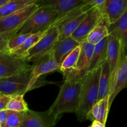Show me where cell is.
Masks as SVG:
<instances>
[{"instance_id": "cell-1", "label": "cell", "mask_w": 127, "mask_h": 127, "mask_svg": "<svg viewBox=\"0 0 127 127\" xmlns=\"http://www.w3.org/2000/svg\"><path fill=\"white\" fill-rule=\"evenodd\" d=\"M81 80L64 79L58 95L48 110L58 119L64 113H75L79 102Z\"/></svg>"}, {"instance_id": "cell-2", "label": "cell", "mask_w": 127, "mask_h": 127, "mask_svg": "<svg viewBox=\"0 0 127 127\" xmlns=\"http://www.w3.org/2000/svg\"><path fill=\"white\" fill-rule=\"evenodd\" d=\"M100 71L101 66L88 72L81 80L79 105L75 112L79 122L87 120L88 112L98 101Z\"/></svg>"}, {"instance_id": "cell-3", "label": "cell", "mask_w": 127, "mask_h": 127, "mask_svg": "<svg viewBox=\"0 0 127 127\" xmlns=\"http://www.w3.org/2000/svg\"><path fill=\"white\" fill-rule=\"evenodd\" d=\"M58 19V12L54 9L47 6H39L16 33L33 34L45 31L54 26Z\"/></svg>"}, {"instance_id": "cell-4", "label": "cell", "mask_w": 127, "mask_h": 127, "mask_svg": "<svg viewBox=\"0 0 127 127\" xmlns=\"http://www.w3.org/2000/svg\"><path fill=\"white\" fill-rule=\"evenodd\" d=\"M38 7L37 3L32 4L22 9L0 17V35L9 40Z\"/></svg>"}, {"instance_id": "cell-5", "label": "cell", "mask_w": 127, "mask_h": 127, "mask_svg": "<svg viewBox=\"0 0 127 127\" xmlns=\"http://www.w3.org/2000/svg\"><path fill=\"white\" fill-rule=\"evenodd\" d=\"M126 53V51L121 41L119 40L114 36L109 34L108 36L107 61L109 63L110 71V95L113 91L118 71Z\"/></svg>"}, {"instance_id": "cell-6", "label": "cell", "mask_w": 127, "mask_h": 127, "mask_svg": "<svg viewBox=\"0 0 127 127\" xmlns=\"http://www.w3.org/2000/svg\"><path fill=\"white\" fill-rule=\"evenodd\" d=\"M32 65L26 58L10 52H0V78H6L29 71Z\"/></svg>"}, {"instance_id": "cell-7", "label": "cell", "mask_w": 127, "mask_h": 127, "mask_svg": "<svg viewBox=\"0 0 127 127\" xmlns=\"http://www.w3.org/2000/svg\"><path fill=\"white\" fill-rule=\"evenodd\" d=\"M59 38V30L57 26H53L32 48L27 52L25 58L33 63L41 57L51 53L55 44Z\"/></svg>"}, {"instance_id": "cell-8", "label": "cell", "mask_w": 127, "mask_h": 127, "mask_svg": "<svg viewBox=\"0 0 127 127\" xmlns=\"http://www.w3.org/2000/svg\"><path fill=\"white\" fill-rule=\"evenodd\" d=\"M31 70L6 78H0V94L14 95L27 92Z\"/></svg>"}, {"instance_id": "cell-9", "label": "cell", "mask_w": 127, "mask_h": 127, "mask_svg": "<svg viewBox=\"0 0 127 127\" xmlns=\"http://www.w3.org/2000/svg\"><path fill=\"white\" fill-rule=\"evenodd\" d=\"M60 67L61 64L57 61L53 52L33 62L27 92L32 90L34 84L41 76L60 69Z\"/></svg>"}, {"instance_id": "cell-10", "label": "cell", "mask_w": 127, "mask_h": 127, "mask_svg": "<svg viewBox=\"0 0 127 127\" xmlns=\"http://www.w3.org/2000/svg\"><path fill=\"white\" fill-rule=\"evenodd\" d=\"M81 52L76 70L69 75L64 77V79H75L82 80L89 72V66L93 57L95 45L88 40L81 43Z\"/></svg>"}, {"instance_id": "cell-11", "label": "cell", "mask_w": 127, "mask_h": 127, "mask_svg": "<svg viewBox=\"0 0 127 127\" xmlns=\"http://www.w3.org/2000/svg\"><path fill=\"white\" fill-rule=\"evenodd\" d=\"M102 17V14L99 7H93L71 36L80 43L87 40L90 32L101 21Z\"/></svg>"}, {"instance_id": "cell-12", "label": "cell", "mask_w": 127, "mask_h": 127, "mask_svg": "<svg viewBox=\"0 0 127 127\" xmlns=\"http://www.w3.org/2000/svg\"><path fill=\"white\" fill-rule=\"evenodd\" d=\"M58 120L48 110L39 112L28 109L21 127H52L56 125Z\"/></svg>"}, {"instance_id": "cell-13", "label": "cell", "mask_w": 127, "mask_h": 127, "mask_svg": "<svg viewBox=\"0 0 127 127\" xmlns=\"http://www.w3.org/2000/svg\"><path fill=\"white\" fill-rule=\"evenodd\" d=\"M99 8L109 24L127 12V0H105Z\"/></svg>"}, {"instance_id": "cell-14", "label": "cell", "mask_w": 127, "mask_h": 127, "mask_svg": "<svg viewBox=\"0 0 127 127\" xmlns=\"http://www.w3.org/2000/svg\"><path fill=\"white\" fill-rule=\"evenodd\" d=\"M37 4L39 6L51 7L57 11L58 14V20L70 11L84 4L83 0H39Z\"/></svg>"}, {"instance_id": "cell-15", "label": "cell", "mask_w": 127, "mask_h": 127, "mask_svg": "<svg viewBox=\"0 0 127 127\" xmlns=\"http://www.w3.org/2000/svg\"><path fill=\"white\" fill-rule=\"evenodd\" d=\"M80 45V42L74 39L72 36H69L58 39L55 44L52 52L58 63L62 64L66 57Z\"/></svg>"}, {"instance_id": "cell-16", "label": "cell", "mask_w": 127, "mask_h": 127, "mask_svg": "<svg viewBox=\"0 0 127 127\" xmlns=\"http://www.w3.org/2000/svg\"><path fill=\"white\" fill-rule=\"evenodd\" d=\"M109 99L110 97L107 96L98 100L88 112L87 120L91 122L98 120L105 125L110 108Z\"/></svg>"}, {"instance_id": "cell-17", "label": "cell", "mask_w": 127, "mask_h": 127, "mask_svg": "<svg viewBox=\"0 0 127 127\" xmlns=\"http://www.w3.org/2000/svg\"><path fill=\"white\" fill-rule=\"evenodd\" d=\"M108 27L109 33L121 41L127 53V12Z\"/></svg>"}, {"instance_id": "cell-18", "label": "cell", "mask_w": 127, "mask_h": 127, "mask_svg": "<svg viewBox=\"0 0 127 127\" xmlns=\"http://www.w3.org/2000/svg\"><path fill=\"white\" fill-rule=\"evenodd\" d=\"M108 36L95 45L93 57L89 66V72L99 68L107 60Z\"/></svg>"}, {"instance_id": "cell-19", "label": "cell", "mask_w": 127, "mask_h": 127, "mask_svg": "<svg viewBox=\"0 0 127 127\" xmlns=\"http://www.w3.org/2000/svg\"><path fill=\"white\" fill-rule=\"evenodd\" d=\"M127 88V53L122 63L116 77L115 86L112 93L110 95L109 103L111 106L113 100L122 89Z\"/></svg>"}, {"instance_id": "cell-20", "label": "cell", "mask_w": 127, "mask_h": 127, "mask_svg": "<svg viewBox=\"0 0 127 127\" xmlns=\"http://www.w3.org/2000/svg\"><path fill=\"white\" fill-rule=\"evenodd\" d=\"M110 71L109 63L105 61L101 65L100 79H99V94L98 100L110 97Z\"/></svg>"}, {"instance_id": "cell-21", "label": "cell", "mask_w": 127, "mask_h": 127, "mask_svg": "<svg viewBox=\"0 0 127 127\" xmlns=\"http://www.w3.org/2000/svg\"><path fill=\"white\" fill-rule=\"evenodd\" d=\"M39 0H10L0 6V17L25 8L32 4L37 3Z\"/></svg>"}, {"instance_id": "cell-22", "label": "cell", "mask_w": 127, "mask_h": 127, "mask_svg": "<svg viewBox=\"0 0 127 127\" xmlns=\"http://www.w3.org/2000/svg\"><path fill=\"white\" fill-rule=\"evenodd\" d=\"M81 52V46L74 48L66 57L61 64L60 70L64 77L74 72L77 68L78 59Z\"/></svg>"}, {"instance_id": "cell-23", "label": "cell", "mask_w": 127, "mask_h": 127, "mask_svg": "<svg viewBox=\"0 0 127 127\" xmlns=\"http://www.w3.org/2000/svg\"><path fill=\"white\" fill-rule=\"evenodd\" d=\"M109 23L103 16L101 21L94 27L88 35L87 40L95 45L109 35Z\"/></svg>"}, {"instance_id": "cell-24", "label": "cell", "mask_w": 127, "mask_h": 127, "mask_svg": "<svg viewBox=\"0 0 127 127\" xmlns=\"http://www.w3.org/2000/svg\"><path fill=\"white\" fill-rule=\"evenodd\" d=\"M48 30H47V31H43V32H38V33L31 34V35L24 42V43H22L21 45H20L19 47H17V48L11 50V52H10V53H12L17 56H20V57H22L25 58L27 52H28L31 48H32L35 45L37 44V42H38V41L40 40V38L44 35L45 33L47 32Z\"/></svg>"}, {"instance_id": "cell-25", "label": "cell", "mask_w": 127, "mask_h": 127, "mask_svg": "<svg viewBox=\"0 0 127 127\" xmlns=\"http://www.w3.org/2000/svg\"><path fill=\"white\" fill-rule=\"evenodd\" d=\"M6 109L14 111L23 112L28 110V106L24 99V94L12 95Z\"/></svg>"}, {"instance_id": "cell-26", "label": "cell", "mask_w": 127, "mask_h": 127, "mask_svg": "<svg viewBox=\"0 0 127 127\" xmlns=\"http://www.w3.org/2000/svg\"><path fill=\"white\" fill-rule=\"evenodd\" d=\"M6 127H21L26 117V111L18 112L8 110Z\"/></svg>"}, {"instance_id": "cell-27", "label": "cell", "mask_w": 127, "mask_h": 127, "mask_svg": "<svg viewBox=\"0 0 127 127\" xmlns=\"http://www.w3.org/2000/svg\"><path fill=\"white\" fill-rule=\"evenodd\" d=\"M31 33H26V34H21V33H16L14 35L12 36L8 42V50L9 52H11L12 50L17 48L24 43L25 40L29 37Z\"/></svg>"}, {"instance_id": "cell-28", "label": "cell", "mask_w": 127, "mask_h": 127, "mask_svg": "<svg viewBox=\"0 0 127 127\" xmlns=\"http://www.w3.org/2000/svg\"><path fill=\"white\" fill-rule=\"evenodd\" d=\"M12 95L9 94H0V110L6 109L7 105L11 100Z\"/></svg>"}, {"instance_id": "cell-29", "label": "cell", "mask_w": 127, "mask_h": 127, "mask_svg": "<svg viewBox=\"0 0 127 127\" xmlns=\"http://www.w3.org/2000/svg\"><path fill=\"white\" fill-rule=\"evenodd\" d=\"M8 111L7 109L0 110V127H6L7 122V117H8Z\"/></svg>"}, {"instance_id": "cell-30", "label": "cell", "mask_w": 127, "mask_h": 127, "mask_svg": "<svg viewBox=\"0 0 127 127\" xmlns=\"http://www.w3.org/2000/svg\"><path fill=\"white\" fill-rule=\"evenodd\" d=\"M105 0H83L84 4H89L93 7H99Z\"/></svg>"}, {"instance_id": "cell-31", "label": "cell", "mask_w": 127, "mask_h": 127, "mask_svg": "<svg viewBox=\"0 0 127 127\" xmlns=\"http://www.w3.org/2000/svg\"><path fill=\"white\" fill-rule=\"evenodd\" d=\"M105 125L103 124L100 122L98 121V120H94L92 122V124L91 125L90 127H104Z\"/></svg>"}, {"instance_id": "cell-32", "label": "cell", "mask_w": 127, "mask_h": 127, "mask_svg": "<svg viewBox=\"0 0 127 127\" xmlns=\"http://www.w3.org/2000/svg\"><path fill=\"white\" fill-rule=\"evenodd\" d=\"M9 1L10 0H0V6H2L4 4L6 3V2Z\"/></svg>"}]
</instances>
